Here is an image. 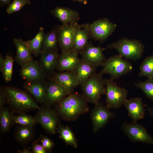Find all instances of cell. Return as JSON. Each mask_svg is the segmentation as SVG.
<instances>
[{"mask_svg": "<svg viewBox=\"0 0 153 153\" xmlns=\"http://www.w3.org/2000/svg\"><path fill=\"white\" fill-rule=\"evenodd\" d=\"M24 87L40 103H44L45 101L47 82L44 80L27 81Z\"/></svg>", "mask_w": 153, "mask_h": 153, "instance_id": "d6986e66", "label": "cell"}, {"mask_svg": "<svg viewBox=\"0 0 153 153\" xmlns=\"http://www.w3.org/2000/svg\"><path fill=\"white\" fill-rule=\"evenodd\" d=\"M56 131L60 135V137L67 144L73 147H77V143L73 133L70 127L68 126L59 125Z\"/></svg>", "mask_w": 153, "mask_h": 153, "instance_id": "484cf974", "label": "cell"}, {"mask_svg": "<svg viewBox=\"0 0 153 153\" xmlns=\"http://www.w3.org/2000/svg\"><path fill=\"white\" fill-rule=\"evenodd\" d=\"M58 27L54 28L48 33L45 34L41 52L58 48Z\"/></svg>", "mask_w": 153, "mask_h": 153, "instance_id": "d4e9b609", "label": "cell"}, {"mask_svg": "<svg viewBox=\"0 0 153 153\" xmlns=\"http://www.w3.org/2000/svg\"><path fill=\"white\" fill-rule=\"evenodd\" d=\"M41 143L43 147L47 151H51L54 146V144L52 141L46 137H42Z\"/></svg>", "mask_w": 153, "mask_h": 153, "instance_id": "836d02e7", "label": "cell"}, {"mask_svg": "<svg viewBox=\"0 0 153 153\" xmlns=\"http://www.w3.org/2000/svg\"><path fill=\"white\" fill-rule=\"evenodd\" d=\"M80 60L78 56V53L73 50L61 52L58 57L56 69L61 72L74 71Z\"/></svg>", "mask_w": 153, "mask_h": 153, "instance_id": "2e32d148", "label": "cell"}, {"mask_svg": "<svg viewBox=\"0 0 153 153\" xmlns=\"http://www.w3.org/2000/svg\"><path fill=\"white\" fill-rule=\"evenodd\" d=\"M105 80L106 106L109 109L119 108L127 99L128 90L118 86L111 78L105 79Z\"/></svg>", "mask_w": 153, "mask_h": 153, "instance_id": "8992f818", "label": "cell"}, {"mask_svg": "<svg viewBox=\"0 0 153 153\" xmlns=\"http://www.w3.org/2000/svg\"><path fill=\"white\" fill-rule=\"evenodd\" d=\"M14 61V58L8 54L6 55L3 66L0 71L6 82L10 81L12 79Z\"/></svg>", "mask_w": 153, "mask_h": 153, "instance_id": "f546056e", "label": "cell"}, {"mask_svg": "<svg viewBox=\"0 0 153 153\" xmlns=\"http://www.w3.org/2000/svg\"><path fill=\"white\" fill-rule=\"evenodd\" d=\"M32 150L34 153H46L47 151L43 147L41 144L34 142L33 144Z\"/></svg>", "mask_w": 153, "mask_h": 153, "instance_id": "e575fe53", "label": "cell"}, {"mask_svg": "<svg viewBox=\"0 0 153 153\" xmlns=\"http://www.w3.org/2000/svg\"><path fill=\"white\" fill-rule=\"evenodd\" d=\"M15 132V138L20 143H26L32 138L34 132L32 126L21 125Z\"/></svg>", "mask_w": 153, "mask_h": 153, "instance_id": "4316f807", "label": "cell"}, {"mask_svg": "<svg viewBox=\"0 0 153 153\" xmlns=\"http://www.w3.org/2000/svg\"><path fill=\"white\" fill-rule=\"evenodd\" d=\"M11 0H0L1 6L9 5Z\"/></svg>", "mask_w": 153, "mask_h": 153, "instance_id": "8d00e7d4", "label": "cell"}, {"mask_svg": "<svg viewBox=\"0 0 153 153\" xmlns=\"http://www.w3.org/2000/svg\"><path fill=\"white\" fill-rule=\"evenodd\" d=\"M5 60V58L3 57L1 54L0 55V70H1L3 65L4 64Z\"/></svg>", "mask_w": 153, "mask_h": 153, "instance_id": "74e56055", "label": "cell"}, {"mask_svg": "<svg viewBox=\"0 0 153 153\" xmlns=\"http://www.w3.org/2000/svg\"><path fill=\"white\" fill-rule=\"evenodd\" d=\"M91 114L93 131L95 133L103 127L109 120L115 116L109 109L99 101L95 104Z\"/></svg>", "mask_w": 153, "mask_h": 153, "instance_id": "9c48e42d", "label": "cell"}, {"mask_svg": "<svg viewBox=\"0 0 153 153\" xmlns=\"http://www.w3.org/2000/svg\"><path fill=\"white\" fill-rule=\"evenodd\" d=\"M44 35V28L41 27L39 32L33 39L25 41L31 54L35 56H38L41 53Z\"/></svg>", "mask_w": 153, "mask_h": 153, "instance_id": "cb8c5ba5", "label": "cell"}, {"mask_svg": "<svg viewBox=\"0 0 153 153\" xmlns=\"http://www.w3.org/2000/svg\"><path fill=\"white\" fill-rule=\"evenodd\" d=\"M13 123L21 125L33 127L37 122L35 118L21 113L16 116H14Z\"/></svg>", "mask_w": 153, "mask_h": 153, "instance_id": "1f68e13d", "label": "cell"}, {"mask_svg": "<svg viewBox=\"0 0 153 153\" xmlns=\"http://www.w3.org/2000/svg\"><path fill=\"white\" fill-rule=\"evenodd\" d=\"M138 75L140 77L145 76L148 78H153V54L146 57L139 67Z\"/></svg>", "mask_w": 153, "mask_h": 153, "instance_id": "f1b7e54d", "label": "cell"}, {"mask_svg": "<svg viewBox=\"0 0 153 153\" xmlns=\"http://www.w3.org/2000/svg\"><path fill=\"white\" fill-rule=\"evenodd\" d=\"M6 99H7L6 93L4 89L0 90V110L3 108Z\"/></svg>", "mask_w": 153, "mask_h": 153, "instance_id": "d590c367", "label": "cell"}, {"mask_svg": "<svg viewBox=\"0 0 153 153\" xmlns=\"http://www.w3.org/2000/svg\"><path fill=\"white\" fill-rule=\"evenodd\" d=\"M124 105L128 111L129 116L133 121L137 122L144 118L145 114V108L141 98L136 97L127 99Z\"/></svg>", "mask_w": 153, "mask_h": 153, "instance_id": "ac0fdd59", "label": "cell"}, {"mask_svg": "<svg viewBox=\"0 0 153 153\" xmlns=\"http://www.w3.org/2000/svg\"><path fill=\"white\" fill-rule=\"evenodd\" d=\"M13 115L9 109L3 108L0 110V125L1 131L5 133L8 131L13 123Z\"/></svg>", "mask_w": 153, "mask_h": 153, "instance_id": "83f0119b", "label": "cell"}, {"mask_svg": "<svg viewBox=\"0 0 153 153\" xmlns=\"http://www.w3.org/2000/svg\"><path fill=\"white\" fill-rule=\"evenodd\" d=\"M148 110L150 115L153 118V107L152 108H148Z\"/></svg>", "mask_w": 153, "mask_h": 153, "instance_id": "ab89813d", "label": "cell"}, {"mask_svg": "<svg viewBox=\"0 0 153 153\" xmlns=\"http://www.w3.org/2000/svg\"><path fill=\"white\" fill-rule=\"evenodd\" d=\"M87 103L82 95L73 92L57 103L58 113L66 120L74 121L88 111Z\"/></svg>", "mask_w": 153, "mask_h": 153, "instance_id": "6da1fadb", "label": "cell"}, {"mask_svg": "<svg viewBox=\"0 0 153 153\" xmlns=\"http://www.w3.org/2000/svg\"><path fill=\"white\" fill-rule=\"evenodd\" d=\"M135 86L141 89L147 97L153 101V78L144 82L138 81Z\"/></svg>", "mask_w": 153, "mask_h": 153, "instance_id": "4dcf8cb0", "label": "cell"}, {"mask_svg": "<svg viewBox=\"0 0 153 153\" xmlns=\"http://www.w3.org/2000/svg\"><path fill=\"white\" fill-rule=\"evenodd\" d=\"M59 55L58 48L41 52L39 62L45 76L54 73Z\"/></svg>", "mask_w": 153, "mask_h": 153, "instance_id": "5bb4252c", "label": "cell"}, {"mask_svg": "<svg viewBox=\"0 0 153 153\" xmlns=\"http://www.w3.org/2000/svg\"><path fill=\"white\" fill-rule=\"evenodd\" d=\"M50 12L63 24L77 23L79 19V14L77 11L67 8L57 6Z\"/></svg>", "mask_w": 153, "mask_h": 153, "instance_id": "ffe728a7", "label": "cell"}, {"mask_svg": "<svg viewBox=\"0 0 153 153\" xmlns=\"http://www.w3.org/2000/svg\"><path fill=\"white\" fill-rule=\"evenodd\" d=\"M144 46L143 43L137 39H129L126 37L109 45L107 49H115L119 55L126 60L135 61L142 56Z\"/></svg>", "mask_w": 153, "mask_h": 153, "instance_id": "7a4b0ae2", "label": "cell"}, {"mask_svg": "<svg viewBox=\"0 0 153 153\" xmlns=\"http://www.w3.org/2000/svg\"><path fill=\"white\" fill-rule=\"evenodd\" d=\"M102 76L95 73L81 85L82 95L88 102L95 104L102 95L105 94V80Z\"/></svg>", "mask_w": 153, "mask_h": 153, "instance_id": "5b68a950", "label": "cell"}, {"mask_svg": "<svg viewBox=\"0 0 153 153\" xmlns=\"http://www.w3.org/2000/svg\"><path fill=\"white\" fill-rule=\"evenodd\" d=\"M18 152L19 153H31V151L28 149L24 148L22 150H18Z\"/></svg>", "mask_w": 153, "mask_h": 153, "instance_id": "f35d334b", "label": "cell"}, {"mask_svg": "<svg viewBox=\"0 0 153 153\" xmlns=\"http://www.w3.org/2000/svg\"><path fill=\"white\" fill-rule=\"evenodd\" d=\"M88 26L90 35L94 39L103 42L114 31L116 25L105 18L88 24Z\"/></svg>", "mask_w": 153, "mask_h": 153, "instance_id": "ba28073f", "label": "cell"}, {"mask_svg": "<svg viewBox=\"0 0 153 153\" xmlns=\"http://www.w3.org/2000/svg\"><path fill=\"white\" fill-rule=\"evenodd\" d=\"M69 94L60 85L55 81L50 80L47 82L45 101L44 103L48 107L57 103Z\"/></svg>", "mask_w": 153, "mask_h": 153, "instance_id": "4fadbf2b", "label": "cell"}, {"mask_svg": "<svg viewBox=\"0 0 153 153\" xmlns=\"http://www.w3.org/2000/svg\"><path fill=\"white\" fill-rule=\"evenodd\" d=\"M20 73L27 81L44 80L46 76L39 62L33 60L22 66Z\"/></svg>", "mask_w": 153, "mask_h": 153, "instance_id": "9a60e30c", "label": "cell"}, {"mask_svg": "<svg viewBox=\"0 0 153 153\" xmlns=\"http://www.w3.org/2000/svg\"><path fill=\"white\" fill-rule=\"evenodd\" d=\"M78 24H62L58 27V44L61 52L73 50L74 38Z\"/></svg>", "mask_w": 153, "mask_h": 153, "instance_id": "30bf717a", "label": "cell"}, {"mask_svg": "<svg viewBox=\"0 0 153 153\" xmlns=\"http://www.w3.org/2000/svg\"><path fill=\"white\" fill-rule=\"evenodd\" d=\"M13 43L16 48L15 60L21 66L33 60L31 53L25 41L15 38Z\"/></svg>", "mask_w": 153, "mask_h": 153, "instance_id": "7402d4cb", "label": "cell"}, {"mask_svg": "<svg viewBox=\"0 0 153 153\" xmlns=\"http://www.w3.org/2000/svg\"><path fill=\"white\" fill-rule=\"evenodd\" d=\"M96 68L82 58L81 59L79 64L74 70L79 85H82L95 73Z\"/></svg>", "mask_w": 153, "mask_h": 153, "instance_id": "603a6c76", "label": "cell"}, {"mask_svg": "<svg viewBox=\"0 0 153 153\" xmlns=\"http://www.w3.org/2000/svg\"><path fill=\"white\" fill-rule=\"evenodd\" d=\"M30 3L29 0H14L9 5L6 11L8 14H11L20 10L25 5Z\"/></svg>", "mask_w": 153, "mask_h": 153, "instance_id": "d6a6232c", "label": "cell"}, {"mask_svg": "<svg viewBox=\"0 0 153 153\" xmlns=\"http://www.w3.org/2000/svg\"><path fill=\"white\" fill-rule=\"evenodd\" d=\"M105 49L100 46H94L91 42L79 52L82 59L96 67L101 66L106 60L103 54Z\"/></svg>", "mask_w": 153, "mask_h": 153, "instance_id": "7c38bea8", "label": "cell"}, {"mask_svg": "<svg viewBox=\"0 0 153 153\" xmlns=\"http://www.w3.org/2000/svg\"><path fill=\"white\" fill-rule=\"evenodd\" d=\"M90 36L88 24H77L74 38L73 51L78 53L88 44Z\"/></svg>", "mask_w": 153, "mask_h": 153, "instance_id": "44dd1931", "label": "cell"}, {"mask_svg": "<svg viewBox=\"0 0 153 153\" xmlns=\"http://www.w3.org/2000/svg\"><path fill=\"white\" fill-rule=\"evenodd\" d=\"M50 79L63 86L69 94L73 92L74 89L79 85L74 71L53 73Z\"/></svg>", "mask_w": 153, "mask_h": 153, "instance_id": "e0dca14e", "label": "cell"}, {"mask_svg": "<svg viewBox=\"0 0 153 153\" xmlns=\"http://www.w3.org/2000/svg\"><path fill=\"white\" fill-rule=\"evenodd\" d=\"M41 108L35 117L37 123L40 124L48 132L54 133L58 127L57 114L49 108Z\"/></svg>", "mask_w": 153, "mask_h": 153, "instance_id": "8fae6325", "label": "cell"}, {"mask_svg": "<svg viewBox=\"0 0 153 153\" xmlns=\"http://www.w3.org/2000/svg\"><path fill=\"white\" fill-rule=\"evenodd\" d=\"M74 1H77L79 2L82 3L86 5L87 3L88 0H72Z\"/></svg>", "mask_w": 153, "mask_h": 153, "instance_id": "60d3db41", "label": "cell"}, {"mask_svg": "<svg viewBox=\"0 0 153 153\" xmlns=\"http://www.w3.org/2000/svg\"><path fill=\"white\" fill-rule=\"evenodd\" d=\"M123 58L119 54L106 59L101 65L102 70L98 73L102 76L109 75L110 78L114 80L130 72L133 69L132 64Z\"/></svg>", "mask_w": 153, "mask_h": 153, "instance_id": "277c9868", "label": "cell"}, {"mask_svg": "<svg viewBox=\"0 0 153 153\" xmlns=\"http://www.w3.org/2000/svg\"><path fill=\"white\" fill-rule=\"evenodd\" d=\"M7 100L14 109L22 112L41 108L32 98L25 92L16 88L8 87L5 88Z\"/></svg>", "mask_w": 153, "mask_h": 153, "instance_id": "3957f363", "label": "cell"}, {"mask_svg": "<svg viewBox=\"0 0 153 153\" xmlns=\"http://www.w3.org/2000/svg\"><path fill=\"white\" fill-rule=\"evenodd\" d=\"M121 129L126 136L134 142H141L153 145V138L142 125L134 122H124Z\"/></svg>", "mask_w": 153, "mask_h": 153, "instance_id": "52a82bcc", "label": "cell"}]
</instances>
